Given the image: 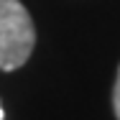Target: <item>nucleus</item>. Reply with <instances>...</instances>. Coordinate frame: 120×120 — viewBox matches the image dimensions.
I'll use <instances>...</instances> for the list:
<instances>
[{
    "label": "nucleus",
    "instance_id": "f03ea898",
    "mask_svg": "<svg viewBox=\"0 0 120 120\" xmlns=\"http://www.w3.org/2000/svg\"><path fill=\"white\" fill-rule=\"evenodd\" d=\"M112 110H115V118L120 120V69L115 77V87H112Z\"/></svg>",
    "mask_w": 120,
    "mask_h": 120
},
{
    "label": "nucleus",
    "instance_id": "7ed1b4c3",
    "mask_svg": "<svg viewBox=\"0 0 120 120\" xmlns=\"http://www.w3.org/2000/svg\"><path fill=\"white\" fill-rule=\"evenodd\" d=\"M0 120H3V107H0Z\"/></svg>",
    "mask_w": 120,
    "mask_h": 120
},
{
    "label": "nucleus",
    "instance_id": "f257e3e1",
    "mask_svg": "<svg viewBox=\"0 0 120 120\" xmlns=\"http://www.w3.org/2000/svg\"><path fill=\"white\" fill-rule=\"evenodd\" d=\"M36 46V28L21 0H0V69L23 67Z\"/></svg>",
    "mask_w": 120,
    "mask_h": 120
}]
</instances>
